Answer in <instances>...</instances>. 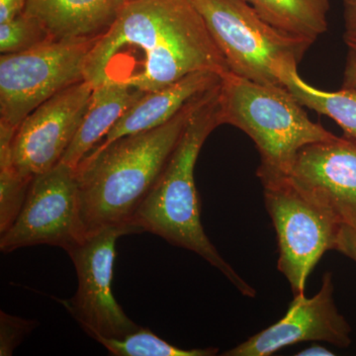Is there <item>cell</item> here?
I'll use <instances>...</instances> for the list:
<instances>
[{
    "instance_id": "obj_17",
    "label": "cell",
    "mask_w": 356,
    "mask_h": 356,
    "mask_svg": "<svg viewBox=\"0 0 356 356\" xmlns=\"http://www.w3.org/2000/svg\"><path fill=\"white\" fill-rule=\"evenodd\" d=\"M283 86L302 106L332 119L343 129V137L356 143V89L321 90L303 81L298 70H292L283 79Z\"/></svg>"
},
{
    "instance_id": "obj_22",
    "label": "cell",
    "mask_w": 356,
    "mask_h": 356,
    "mask_svg": "<svg viewBox=\"0 0 356 356\" xmlns=\"http://www.w3.org/2000/svg\"><path fill=\"white\" fill-rule=\"evenodd\" d=\"M336 250L356 262V221L346 219L341 222Z\"/></svg>"
},
{
    "instance_id": "obj_18",
    "label": "cell",
    "mask_w": 356,
    "mask_h": 356,
    "mask_svg": "<svg viewBox=\"0 0 356 356\" xmlns=\"http://www.w3.org/2000/svg\"><path fill=\"white\" fill-rule=\"evenodd\" d=\"M115 356H213L217 348H194L184 350L168 343L145 327L123 337H98L95 339Z\"/></svg>"
},
{
    "instance_id": "obj_5",
    "label": "cell",
    "mask_w": 356,
    "mask_h": 356,
    "mask_svg": "<svg viewBox=\"0 0 356 356\" xmlns=\"http://www.w3.org/2000/svg\"><path fill=\"white\" fill-rule=\"evenodd\" d=\"M229 72L254 83L283 86L314 44L262 19L242 0H192Z\"/></svg>"
},
{
    "instance_id": "obj_25",
    "label": "cell",
    "mask_w": 356,
    "mask_h": 356,
    "mask_svg": "<svg viewBox=\"0 0 356 356\" xmlns=\"http://www.w3.org/2000/svg\"><path fill=\"white\" fill-rule=\"evenodd\" d=\"M27 0H0V24L24 13Z\"/></svg>"
},
{
    "instance_id": "obj_16",
    "label": "cell",
    "mask_w": 356,
    "mask_h": 356,
    "mask_svg": "<svg viewBox=\"0 0 356 356\" xmlns=\"http://www.w3.org/2000/svg\"><path fill=\"white\" fill-rule=\"evenodd\" d=\"M259 16L281 31L316 40L327 30L330 0H242Z\"/></svg>"
},
{
    "instance_id": "obj_21",
    "label": "cell",
    "mask_w": 356,
    "mask_h": 356,
    "mask_svg": "<svg viewBox=\"0 0 356 356\" xmlns=\"http://www.w3.org/2000/svg\"><path fill=\"white\" fill-rule=\"evenodd\" d=\"M38 325L35 320H26L0 312V355L10 356L13 351Z\"/></svg>"
},
{
    "instance_id": "obj_27",
    "label": "cell",
    "mask_w": 356,
    "mask_h": 356,
    "mask_svg": "<svg viewBox=\"0 0 356 356\" xmlns=\"http://www.w3.org/2000/svg\"><path fill=\"white\" fill-rule=\"evenodd\" d=\"M346 44H355V46H356V41H348V42H346Z\"/></svg>"
},
{
    "instance_id": "obj_15",
    "label": "cell",
    "mask_w": 356,
    "mask_h": 356,
    "mask_svg": "<svg viewBox=\"0 0 356 356\" xmlns=\"http://www.w3.org/2000/svg\"><path fill=\"white\" fill-rule=\"evenodd\" d=\"M145 92L146 91L140 89L116 84L96 86L81 126L60 163L76 170L89 152Z\"/></svg>"
},
{
    "instance_id": "obj_6",
    "label": "cell",
    "mask_w": 356,
    "mask_h": 356,
    "mask_svg": "<svg viewBox=\"0 0 356 356\" xmlns=\"http://www.w3.org/2000/svg\"><path fill=\"white\" fill-rule=\"evenodd\" d=\"M264 204L277 236V267L294 296L323 255L336 250L343 219L299 189L289 178L264 185Z\"/></svg>"
},
{
    "instance_id": "obj_24",
    "label": "cell",
    "mask_w": 356,
    "mask_h": 356,
    "mask_svg": "<svg viewBox=\"0 0 356 356\" xmlns=\"http://www.w3.org/2000/svg\"><path fill=\"white\" fill-rule=\"evenodd\" d=\"M346 67H344L343 86L341 88L356 89V46L346 44Z\"/></svg>"
},
{
    "instance_id": "obj_10",
    "label": "cell",
    "mask_w": 356,
    "mask_h": 356,
    "mask_svg": "<svg viewBox=\"0 0 356 356\" xmlns=\"http://www.w3.org/2000/svg\"><path fill=\"white\" fill-rule=\"evenodd\" d=\"M95 86L83 81L47 100L20 124L13 143V165L32 178L62 161L88 108Z\"/></svg>"
},
{
    "instance_id": "obj_26",
    "label": "cell",
    "mask_w": 356,
    "mask_h": 356,
    "mask_svg": "<svg viewBox=\"0 0 356 356\" xmlns=\"http://www.w3.org/2000/svg\"><path fill=\"white\" fill-rule=\"evenodd\" d=\"M296 355L298 356H332L334 355L332 351L318 344L309 346L305 350L300 351Z\"/></svg>"
},
{
    "instance_id": "obj_2",
    "label": "cell",
    "mask_w": 356,
    "mask_h": 356,
    "mask_svg": "<svg viewBox=\"0 0 356 356\" xmlns=\"http://www.w3.org/2000/svg\"><path fill=\"white\" fill-rule=\"evenodd\" d=\"M202 95L163 125L91 151L77 165L86 235L106 227L136 225V213L165 170Z\"/></svg>"
},
{
    "instance_id": "obj_8",
    "label": "cell",
    "mask_w": 356,
    "mask_h": 356,
    "mask_svg": "<svg viewBox=\"0 0 356 356\" xmlns=\"http://www.w3.org/2000/svg\"><path fill=\"white\" fill-rule=\"evenodd\" d=\"M140 233L144 232L136 225L106 227L88 234L67 252L79 286L72 299L60 302L92 339L123 337L140 327L117 303L111 286L117 240Z\"/></svg>"
},
{
    "instance_id": "obj_1",
    "label": "cell",
    "mask_w": 356,
    "mask_h": 356,
    "mask_svg": "<svg viewBox=\"0 0 356 356\" xmlns=\"http://www.w3.org/2000/svg\"><path fill=\"white\" fill-rule=\"evenodd\" d=\"M229 72L192 0H131L96 38L84 81L156 90L193 72Z\"/></svg>"
},
{
    "instance_id": "obj_13",
    "label": "cell",
    "mask_w": 356,
    "mask_h": 356,
    "mask_svg": "<svg viewBox=\"0 0 356 356\" xmlns=\"http://www.w3.org/2000/svg\"><path fill=\"white\" fill-rule=\"evenodd\" d=\"M221 79L216 72H193L166 88L147 91L91 151L108 146L125 136L163 125L193 98L218 86Z\"/></svg>"
},
{
    "instance_id": "obj_19",
    "label": "cell",
    "mask_w": 356,
    "mask_h": 356,
    "mask_svg": "<svg viewBox=\"0 0 356 356\" xmlns=\"http://www.w3.org/2000/svg\"><path fill=\"white\" fill-rule=\"evenodd\" d=\"M51 40L44 26L36 18L25 13L0 24L1 55L31 50Z\"/></svg>"
},
{
    "instance_id": "obj_3",
    "label": "cell",
    "mask_w": 356,
    "mask_h": 356,
    "mask_svg": "<svg viewBox=\"0 0 356 356\" xmlns=\"http://www.w3.org/2000/svg\"><path fill=\"white\" fill-rule=\"evenodd\" d=\"M220 83L199 97L165 170L136 213L134 222L144 232L200 255L221 271L243 296L254 298V288L222 259L201 222L194 170L204 143L222 125L219 117Z\"/></svg>"
},
{
    "instance_id": "obj_20",
    "label": "cell",
    "mask_w": 356,
    "mask_h": 356,
    "mask_svg": "<svg viewBox=\"0 0 356 356\" xmlns=\"http://www.w3.org/2000/svg\"><path fill=\"white\" fill-rule=\"evenodd\" d=\"M33 179V178H32ZM31 178L22 177L13 165L0 166V234L13 226L24 205Z\"/></svg>"
},
{
    "instance_id": "obj_12",
    "label": "cell",
    "mask_w": 356,
    "mask_h": 356,
    "mask_svg": "<svg viewBox=\"0 0 356 356\" xmlns=\"http://www.w3.org/2000/svg\"><path fill=\"white\" fill-rule=\"evenodd\" d=\"M288 178L343 221H356V143L336 136L304 147Z\"/></svg>"
},
{
    "instance_id": "obj_28",
    "label": "cell",
    "mask_w": 356,
    "mask_h": 356,
    "mask_svg": "<svg viewBox=\"0 0 356 356\" xmlns=\"http://www.w3.org/2000/svg\"><path fill=\"white\" fill-rule=\"evenodd\" d=\"M125 1H126V2H127V1H131V0H125Z\"/></svg>"
},
{
    "instance_id": "obj_7",
    "label": "cell",
    "mask_w": 356,
    "mask_h": 356,
    "mask_svg": "<svg viewBox=\"0 0 356 356\" xmlns=\"http://www.w3.org/2000/svg\"><path fill=\"white\" fill-rule=\"evenodd\" d=\"M97 37L51 40L31 50L1 55L0 124L17 131L40 105L84 81L86 57Z\"/></svg>"
},
{
    "instance_id": "obj_9",
    "label": "cell",
    "mask_w": 356,
    "mask_h": 356,
    "mask_svg": "<svg viewBox=\"0 0 356 356\" xmlns=\"http://www.w3.org/2000/svg\"><path fill=\"white\" fill-rule=\"evenodd\" d=\"M86 236L76 172L60 163L33 177L20 214L0 236V250L49 245L67 252Z\"/></svg>"
},
{
    "instance_id": "obj_14",
    "label": "cell",
    "mask_w": 356,
    "mask_h": 356,
    "mask_svg": "<svg viewBox=\"0 0 356 356\" xmlns=\"http://www.w3.org/2000/svg\"><path fill=\"white\" fill-rule=\"evenodd\" d=\"M125 0H27L24 13L51 40L93 38L108 29Z\"/></svg>"
},
{
    "instance_id": "obj_23",
    "label": "cell",
    "mask_w": 356,
    "mask_h": 356,
    "mask_svg": "<svg viewBox=\"0 0 356 356\" xmlns=\"http://www.w3.org/2000/svg\"><path fill=\"white\" fill-rule=\"evenodd\" d=\"M344 42L356 41V0H343Z\"/></svg>"
},
{
    "instance_id": "obj_4",
    "label": "cell",
    "mask_w": 356,
    "mask_h": 356,
    "mask_svg": "<svg viewBox=\"0 0 356 356\" xmlns=\"http://www.w3.org/2000/svg\"><path fill=\"white\" fill-rule=\"evenodd\" d=\"M219 117L222 125L240 129L254 140L262 185L287 178L304 147L336 137L314 123L286 88L254 83L232 72L220 83Z\"/></svg>"
},
{
    "instance_id": "obj_11",
    "label": "cell",
    "mask_w": 356,
    "mask_h": 356,
    "mask_svg": "<svg viewBox=\"0 0 356 356\" xmlns=\"http://www.w3.org/2000/svg\"><path fill=\"white\" fill-rule=\"evenodd\" d=\"M334 291L332 273L327 271L317 294L311 298L305 294L294 296L284 317L222 355L269 356L304 341H325L348 348L353 329L337 310Z\"/></svg>"
}]
</instances>
